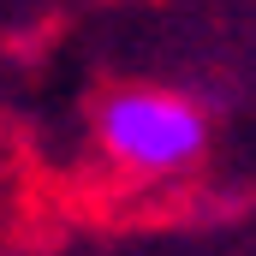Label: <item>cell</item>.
Returning <instances> with one entry per match:
<instances>
[{"label": "cell", "mask_w": 256, "mask_h": 256, "mask_svg": "<svg viewBox=\"0 0 256 256\" xmlns=\"http://www.w3.org/2000/svg\"><path fill=\"white\" fill-rule=\"evenodd\" d=\"M96 143L126 179L191 173L208 149V114L161 84H126L96 102Z\"/></svg>", "instance_id": "obj_1"}]
</instances>
